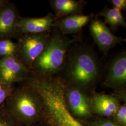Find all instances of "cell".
<instances>
[{"label": "cell", "instance_id": "6da1fadb", "mask_svg": "<svg viewBox=\"0 0 126 126\" xmlns=\"http://www.w3.org/2000/svg\"><path fill=\"white\" fill-rule=\"evenodd\" d=\"M25 82L38 94L43 105L44 115L45 114L54 124L64 126H85L68 108L65 99L66 84L62 77H41L32 75Z\"/></svg>", "mask_w": 126, "mask_h": 126}, {"label": "cell", "instance_id": "7a4b0ae2", "mask_svg": "<svg viewBox=\"0 0 126 126\" xmlns=\"http://www.w3.org/2000/svg\"><path fill=\"white\" fill-rule=\"evenodd\" d=\"M70 85L85 90L97 81L101 73L99 59L90 47L80 46L68 55L62 71Z\"/></svg>", "mask_w": 126, "mask_h": 126}, {"label": "cell", "instance_id": "3957f363", "mask_svg": "<svg viewBox=\"0 0 126 126\" xmlns=\"http://www.w3.org/2000/svg\"><path fill=\"white\" fill-rule=\"evenodd\" d=\"M80 39L79 36L69 37L55 30L51 34L49 43L33 63L32 74L47 77L56 76L61 72L69 50Z\"/></svg>", "mask_w": 126, "mask_h": 126}, {"label": "cell", "instance_id": "277c9868", "mask_svg": "<svg viewBox=\"0 0 126 126\" xmlns=\"http://www.w3.org/2000/svg\"><path fill=\"white\" fill-rule=\"evenodd\" d=\"M5 107L10 114L22 124L30 126L44 115L40 96L26 84L14 89L6 100Z\"/></svg>", "mask_w": 126, "mask_h": 126}, {"label": "cell", "instance_id": "5b68a950", "mask_svg": "<svg viewBox=\"0 0 126 126\" xmlns=\"http://www.w3.org/2000/svg\"><path fill=\"white\" fill-rule=\"evenodd\" d=\"M50 32L36 34H24L17 37L16 56L32 71V66L50 42Z\"/></svg>", "mask_w": 126, "mask_h": 126}, {"label": "cell", "instance_id": "8992f818", "mask_svg": "<svg viewBox=\"0 0 126 126\" xmlns=\"http://www.w3.org/2000/svg\"><path fill=\"white\" fill-rule=\"evenodd\" d=\"M32 74L16 56L0 59V83L13 86L15 83L25 81Z\"/></svg>", "mask_w": 126, "mask_h": 126}, {"label": "cell", "instance_id": "52a82bcc", "mask_svg": "<svg viewBox=\"0 0 126 126\" xmlns=\"http://www.w3.org/2000/svg\"><path fill=\"white\" fill-rule=\"evenodd\" d=\"M65 99L68 108L74 117L86 118L91 115L90 98L85 90L66 84Z\"/></svg>", "mask_w": 126, "mask_h": 126}, {"label": "cell", "instance_id": "ba28073f", "mask_svg": "<svg viewBox=\"0 0 126 126\" xmlns=\"http://www.w3.org/2000/svg\"><path fill=\"white\" fill-rule=\"evenodd\" d=\"M90 34L100 51L107 55L115 45L126 42V39L113 34L104 22L99 18H94L89 23Z\"/></svg>", "mask_w": 126, "mask_h": 126}, {"label": "cell", "instance_id": "9c48e42d", "mask_svg": "<svg viewBox=\"0 0 126 126\" xmlns=\"http://www.w3.org/2000/svg\"><path fill=\"white\" fill-rule=\"evenodd\" d=\"M57 19L52 13L41 18L20 17L16 24L18 37L24 34H36L50 32L52 28V25Z\"/></svg>", "mask_w": 126, "mask_h": 126}, {"label": "cell", "instance_id": "30bf717a", "mask_svg": "<svg viewBox=\"0 0 126 126\" xmlns=\"http://www.w3.org/2000/svg\"><path fill=\"white\" fill-rule=\"evenodd\" d=\"M126 83V53L116 55L108 65L104 84L113 88H121Z\"/></svg>", "mask_w": 126, "mask_h": 126}, {"label": "cell", "instance_id": "8fae6325", "mask_svg": "<svg viewBox=\"0 0 126 126\" xmlns=\"http://www.w3.org/2000/svg\"><path fill=\"white\" fill-rule=\"evenodd\" d=\"M20 17L16 6L9 2L0 9V40L18 37L16 24Z\"/></svg>", "mask_w": 126, "mask_h": 126}, {"label": "cell", "instance_id": "7c38bea8", "mask_svg": "<svg viewBox=\"0 0 126 126\" xmlns=\"http://www.w3.org/2000/svg\"><path fill=\"white\" fill-rule=\"evenodd\" d=\"M94 17V14H83L70 15L57 19L52 25L63 35L76 34L89 24Z\"/></svg>", "mask_w": 126, "mask_h": 126}, {"label": "cell", "instance_id": "4fadbf2b", "mask_svg": "<svg viewBox=\"0 0 126 126\" xmlns=\"http://www.w3.org/2000/svg\"><path fill=\"white\" fill-rule=\"evenodd\" d=\"M92 112L104 117L114 116L120 106L116 96L102 93L94 94L90 98Z\"/></svg>", "mask_w": 126, "mask_h": 126}, {"label": "cell", "instance_id": "5bb4252c", "mask_svg": "<svg viewBox=\"0 0 126 126\" xmlns=\"http://www.w3.org/2000/svg\"><path fill=\"white\" fill-rule=\"evenodd\" d=\"M50 4L55 13L57 19L72 15L82 14L86 5L84 0H52Z\"/></svg>", "mask_w": 126, "mask_h": 126}, {"label": "cell", "instance_id": "9a60e30c", "mask_svg": "<svg viewBox=\"0 0 126 126\" xmlns=\"http://www.w3.org/2000/svg\"><path fill=\"white\" fill-rule=\"evenodd\" d=\"M97 16L103 17L104 23L108 24L112 30H115L119 27H126L125 20L122 11L116 8L109 9L105 7L98 13Z\"/></svg>", "mask_w": 126, "mask_h": 126}, {"label": "cell", "instance_id": "2e32d148", "mask_svg": "<svg viewBox=\"0 0 126 126\" xmlns=\"http://www.w3.org/2000/svg\"><path fill=\"white\" fill-rule=\"evenodd\" d=\"M17 50L16 43L13 42L11 39L0 40V59L16 56Z\"/></svg>", "mask_w": 126, "mask_h": 126}, {"label": "cell", "instance_id": "e0dca14e", "mask_svg": "<svg viewBox=\"0 0 126 126\" xmlns=\"http://www.w3.org/2000/svg\"><path fill=\"white\" fill-rule=\"evenodd\" d=\"M21 125L10 114L4 104L0 107V126H21Z\"/></svg>", "mask_w": 126, "mask_h": 126}, {"label": "cell", "instance_id": "ac0fdd59", "mask_svg": "<svg viewBox=\"0 0 126 126\" xmlns=\"http://www.w3.org/2000/svg\"><path fill=\"white\" fill-rule=\"evenodd\" d=\"M14 89L13 86L0 83V107L4 104Z\"/></svg>", "mask_w": 126, "mask_h": 126}, {"label": "cell", "instance_id": "d6986e66", "mask_svg": "<svg viewBox=\"0 0 126 126\" xmlns=\"http://www.w3.org/2000/svg\"><path fill=\"white\" fill-rule=\"evenodd\" d=\"M116 121L120 125H126V104L120 106L114 115Z\"/></svg>", "mask_w": 126, "mask_h": 126}, {"label": "cell", "instance_id": "ffe728a7", "mask_svg": "<svg viewBox=\"0 0 126 126\" xmlns=\"http://www.w3.org/2000/svg\"><path fill=\"white\" fill-rule=\"evenodd\" d=\"M89 126H121L117 122L110 120H100L91 122Z\"/></svg>", "mask_w": 126, "mask_h": 126}, {"label": "cell", "instance_id": "44dd1931", "mask_svg": "<svg viewBox=\"0 0 126 126\" xmlns=\"http://www.w3.org/2000/svg\"><path fill=\"white\" fill-rule=\"evenodd\" d=\"M110 2L112 4L114 8L119 9L120 10H126V0H111Z\"/></svg>", "mask_w": 126, "mask_h": 126}, {"label": "cell", "instance_id": "7402d4cb", "mask_svg": "<svg viewBox=\"0 0 126 126\" xmlns=\"http://www.w3.org/2000/svg\"><path fill=\"white\" fill-rule=\"evenodd\" d=\"M9 1L7 0H0V9L4 7L6 5L9 3Z\"/></svg>", "mask_w": 126, "mask_h": 126}, {"label": "cell", "instance_id": "603a6c76", "mask_svg": "<svg viewBox=\"0 0 126 126\" xmlns=\"http://www.w3.org/2000/svg\"><path fill=\"white\" fill-rule=\"evenodd\" d=\"M56 125L55 126H63V125H61V124H55Z\"/></svg>", "mask_w": 126, "mask_h": 126}]
</instances>
